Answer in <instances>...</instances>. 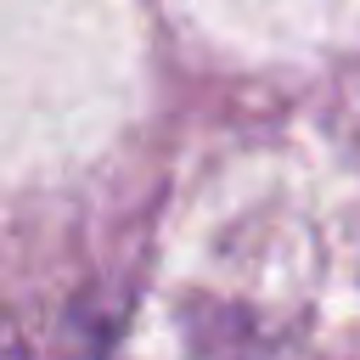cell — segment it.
<instances>
[{
	"instance_id": "6da1fadb",
	"label": "cell",
	"mask_w": 360,
	"mask_h": 360,
	"mask_svg": "<svg viewBox=\"0 0 360 360\" xmlns=\"http://www.w3.org/2000/svg\"><path fill=\"white\" fill-rule=\"evenodd\" d=\"M51 360H107V326L90 315H73L51 349Z\"/></svg>"
},
{
	"instance_id": "7a4b0ae2",
	"label": "cell",
	"mask_w": 360,
	"mask_h": 360,
	"mask_svg": "<svg viewBox=\"0 0 360 360\" xmlns=\"http://www.w3.org/2000/svg\"><path fill=\"white\" fill-rule=\"evenodd\" d=\"M0 360H28V349H22V338H17V326L0 315Z\"/></svg>"
}]
</instances>
